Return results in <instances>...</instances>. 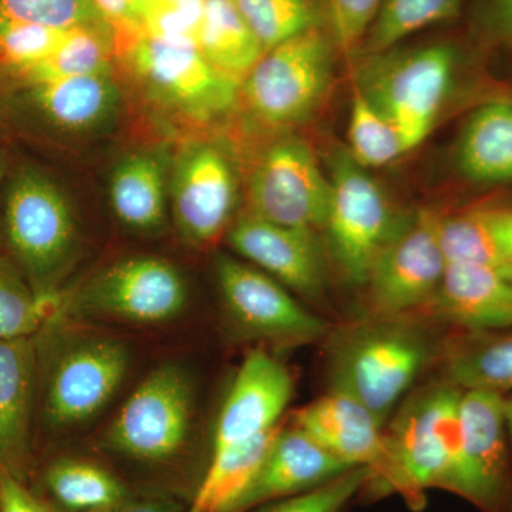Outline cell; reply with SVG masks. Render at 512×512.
<instances>
[{"instance_id": "obj_1", "label": "cell", "mask_w": 512, "mask_h": 512, "mask_svg": "<svg viewBox=\"0 0 512 512\" xmlns=\"http://www.w3.org/2000/svg\"><path fill=\"white\" fill-rule=\"evenodd\" d=\"M0 217L3 251L53 312L79 251V229L66 194L40 165L6 163Z\"/></svg>"}, {"instance_id": "obj_2", "label": "cell", "mask_w": 512, "mask_h": 512, "mask_svg": "<svg viewBox=\"0 0 512 512\" xmlns=\"http://www.w3.org/2000/svg\"><path fill=\"white\" fill-rule=\"evenodd\" d=\"M434 355L429 333L404 316H376L343 329L329 349V383L383 426Z\"/></svg>"}, {"instance_id": "obj_3", "label": "cell", "mask_w": 512, "mask_h": 512, "mask_svg": "<svg viewBox=\"0 0 512 512\" xmlns=\"http://www.w3.org/2000/svg\"><path fill=\"white\" fill-rule=\"evenodd\" d=\"M39 349V402L52 431H69L94 419L110 403L128 375L131 353L110 336L67 332L49 316L36 335Z\"/></svg>"}, {"instance_id": "obj_4", "label": "cell", "mask_w": 512, "mask_h": 512, "mask_svg": "<svg viewBox=\"0 0 512 512\" xmlns=\"http://www.w3.org/2000/svg\"><path fill=\"white\" fill-rule=\"evenodd\" d=\"M453 383H434L409 400L386 429L390 477L386 494L421 508L430 488L450 491L460 456V399Z\"/></svg>"}, {"instance_id": "obj_5", "label": "cell", "mask_w": 512, "mask_h": 512, "mask_svg": "<svg viewBox=\"0 0 512 512\" xmlns=\"http://www.w3.org/2000/svg\"><path fill=\"white\" fill-rule=\"evenodd\" d=\"M188 288L171 262L131 256L114 262L79 288L64 289L52 315L70 323L156 326L187 308Z\"/></svg>"}, {"instance_id": "obj_6", "label": "cell", "mask_w": 512, "mask_h": 512, "mask_svg": "<svg viewBox=\"0 0 512 512\" xmlns=\"http://www.w3.org/2000/svg\"><path fill=\"white\" fill-rule=\"evenodd\" d=\"M333 47L318 26L268 50L241 82L249 113L262 126L288 128L318 113L333 82Z\"/></svg>"}, {"instance_id": "obj_7", "label": "cell", "mask_w": 512, "mask_h": 512, "mask_svg": "<svg viewBox=\"0 0 512 512\" xmlns=\"http://www.w3.org/2000/svg\"><path fill=\"white\" fill-rule=\"evenodd\" d=\"M359 87L403 137L407 150L423 143L436 126L454 82L453 47L430 45L369 57Z\"/></svg>"}, {"instance_id": "obj_8", "label": "cell", "mask_w": 512, "mask_h": 512, "mask_svg": "<svg viewBox=\"0 0 512 512\" xmlns=\"http://www.w3.org/2000/svg\"><path fill=\"white\" fill-rule=\"evenodd\" d=\"M194 387L184 367L154 369L128 396L104 433V447L131 460L161 463L177 456L190 437Z\"/></svg>"}, {"instance_id": "obj_9", "label": "cell", "mask_w": 512, "mask_h": 512, "mask_svg": "<svg viewBox=\"0 0 512 512\" xmlns=\"http://www.w3.org/2000/svg\"><path fill=\"white\" fill-rule=\"evenodd\" d=\"M330 198L323 231L343 275L366 285L377 255L402 218L394 214L380 185L348 151L333 156Z\"/></svg>"}, {"instance_id": "obj_10", "label": "cell", "mask_w": 512, "mask_h": 512, "mask_svg": "<svg viewBox=\"0 0 512 512\" xmlns=\"http://www.w3.org/2000/svg\"><path fill=\"white\" fill-rule=\"evenodd\" d=\"M123 55L147 93L185 119H217L237 101L239 84L218 72L195 45L144 33Z\"/></svg>"}, {"instance_id": "obj_11", "label": "cell", "mask_w": 512, "mask_h": 512, "mask_svg": "<svg viewBox=\"0 0 512 512\" xmlns=\"http://www.w3.org/2000/svg\"><path fill=\"white\" fill-rule=\"evenodd\" d=\"M440 222L427 210L400 220L366 281L376 316H407L433 301L447 269Z\"/></svg>"}, {"instance_id": "obj_12", "label": "cell", "mask_w": 512, "mask_h": 512, "mask_svg": "<svg viewBox=\"0 0 512 512\" xmlns=\"http://www.w3.org/2000/svg\"><path fill=\"white\" fill-rule=\"evenodd\" d=\"M215 274L229 319L245 338L288 348L328 335L325 320L308 311L286 286L256 266L220 255Z\"/></svg>"}, {"instance_id": "obj_13", "label": "cell", "mask_w": 512, "mask_h": 512, "mask_svg": "<svg viewBox=\"0 0 512 512\" xmlns=\"http://www.w3.org/2000/svg\"><path fill=\"white\" fill-rule=\"evenodd\" d=\"M329 198V177L301 138L276 141L251 175V214L282 227L318 234L325 227Z\"/></svg>"}, {"instance_id": "obj_14", "label": "cell", "mask_w": 512, "mask_h": 512, "mask_svg": "<svg viewBox=\"0 0 512 512\" xmlns=\"http://www.w3.org/2000/svg\"><path fill=\"white\" fill-rule=\"evenodd\" d=\"M504 396L463 390L460 399V456L451 493L484 512H507L512 481Z\"/></svg>"}, {"instance_id": "obj_15", "label": "cell", "mask_w": 512, "mask_h": 512, "mask_svg": "<svg viewBox=\"0 0 512 512\" xmlns=\"http://www.w3.org/2000/svg\"><path fill=\"white\" fill-rule=\"evenodd\" d=\"M110 74L63 77L0 96V124L40 133H90L106 124L119 106Z\"/></svg>"}, {"instance_id": "obj_16", "label": "cell", "mask_w": 512, "mask_h": 512, "mask_svg": "<svg viewBox=\"0 0 512 512\" xmlns=\"http://www.w3.org/2000/svg\"><path fill=\"white\" fill-rule=\"evenodd\" d=\"M293 392L295 382L288 367L264 348L251 350L222 403L211 454L242 446L281 426Z\"/></svg>"}, {"instance_id": "obj_17", "label": "cell", "mask_w": 512, "mask_h": 512, "mask_svg": "<svg viewBox=\"0 0 512 512\" xmlns=\"http://www.w3.org/2000/svg\"><path fill=\"white\" fill-rule=\"evenodd\" d=\"M291 424L350 467L372 470L367 490L386 495L390 477L386 426L365 406L346 394L329 390L296 410Z\"/></svg>"}, {"instance_id": "obj_18", "label": "cell", "mask_w": 512, "mask_h": 512, "mask_svg": "<svg viewBox=\"0 0 512 512\" xmlns=\"http://www.w3.org/2000/svg\"><path fill=\"white\" fill-rule=\"evenodd\" d=\"M235 207V177L227 158L210 144H192L181 154L171 184L178 231L195 247L224 234Z\"/></svg>"}, {"instance_id": "obj_19", "label": "cell", "mask_w": 512, "mask_h": 512, "mask_svg": "<svg viewBox=\"0 0 512 512\" xmlns=\"http://www.w3.org/2000/svg\"><path fill=\"white\" fill-rule=\"evenodd\" d=\"M350 468L355 467L330 454L292 424L279 426L254 476L222 512H248L272 501L306 493Z\"/></svg>"}, {"instance_id": "obj_20", "label": "cell", "mask_w": 512, "mask_h": 512, "mask_svg": "<svg viewBox=\"0 0 512 512\" xmlns=\"http://www.w3.org/2000/svg\"><path fill=\"white\" fill-rule=\"evenodd\" d=\"M228 244L291 292L318 298L325 288V256L316 232L282 227L251 214L229 228Z\"/></svg>"}, {"instance_id": "obj_21", "label": "cell", "mask_w": 512, "mask_h": 512, "mask_svg": "<svg viewBox=\"0 0 512 512\" xmlns=\"http://www.w3.org/2000/svg\"><path fill=\"white\" fill-rule=\"evenodd\" d=\"M39 402V349L32 338H0V464L28 484Z\"/></svg>"}, {"instance_id": "obj_22", "label": "cell", "mask_w": 512, "mask_h": 512, "mask_svg": "<svg viewBox=\"0 0 512 512\" xmlns=\"http://www.w3.org/2000/svg\"><path fill=\"white\" fill-rule=\"evenodd\" d=\"M436 315L471 330L512 328V279L478 266L447 264L430 305Z\"/></svg>"}, {"instance_id": "obj_23", "label": "cell", "mask_w": 512, "mask_h": 512, "mask_svg": "<svg viewBox=\"0 0 512 512\" xmlns=\"http://www.w3.org/2000/svg\"><path fill=\"white\" fill-rule=\"evenodd\" d=\"M456 161L473 183H512L511 101H491L471 114L458 138Z\"/></svg>"}, {"instance_id": "obj_24", "label": "cell", "mask_w": 512, "mask_h": 512, "mask_svg": "<svg viewBox=\"0 0 512 512\" xmlns=\"http://www.w3.org/2000/svg\"><path fill=\"white\" fill-rule=\"evenodd\" d=\"M163 158L141 151L121 160L110 178L109 197L117 220L133 231H160L167 218Z\"/></svg>"}, {"instance_id": "obj_25", "label": "cell", "mask_w": 512, "mask_h": 512, "mask_svg": "<svg viewBox=\"0 0 512 512\" xmlns=\"http://www.w3.org/2000/svg\"><path fill=\"white\" fill-rule=\"evenodd\" d=\"M197 47L218 72L238 84L265 53L234 0H205Z\"/></svg>"}, {"instance_id": "obj_26", "label": "cell", "mask_w": 512, "mask_h": 512, "mask_svg": "<svg viewBox=\"0 0 512 512\" xmlns=\"http://www.w3.org/2000/svg\"><path fill=\"white\" fill-rule=\"evenodd\" d=\"M116 55H119L117 36L110 25L76 26L67 32L53 55L37 66L16 90L63 77L110 74Z\"/></svg>"}, {"instance_id": "obj_27", "label": "cell", "mask_w": 512, "mask_h": 512, "mask_svg": "<svg viewBox=\"0 0 512 512\" xmlns=\"http://www.w3.org/2000/svg\"><path fill=\"white\" fill-rule=\"evenodd\" d=\"M45 485L53 500L69 512H99L130 497L126 485L107 468L76 458L50 464Z\"/></svg>"}, {"instance_id": "obj_28", "label": "cell", "mask_w": 512, "mask_h": 512, "mask_svg": "<svg viewBox=\"0 0 512 512\" xmlns=\"http://www.w3.org/2000/svg\"><path fill=\"white\" fill-rule=\"evenodd\" d=\"M464 0H382L360 52L367 57L396 49L421 29L456 18Z\"/></svg>"}, {"instance_id": "obj_29", "label": "cell", "mask_w": 512, "mask_h": 512, "mask_svg": "<svg viewBox=\"0 0 512 512\" xmlns=\"http://www.w3.org/2000/svg\"><path fill=\"white\" fill-rule=\"evenodd\" d=\"M457 349L447 362V380L461 390L512 393V328Z\"/></svg>"}, {"instance_id": "obj_30", "label": "cell", "mask_w": 512, "mask_h": 512, "mask_svg": "<svg viewBox=\"0 0 512 512\" xmlns=\"http://www.w3.org/2000/svg\"><path fill=\"white\" fill-rule=\"evenodd\" d=\"M440 238L447 264L478 266L512 279V259L495 237L485 210L441 218Z\"/></svg>"}, {"instance_id": "obj_31", "label": "cell", "mask_w": 512, "mask_h": 512, "mask_svg": "<svg viewBox=\"0 0 512 512\" xmlns=\"http://www.w3.org/2000/svg\"><path fill=\"white\" fill-rule=\"evenodd\" d=\"M350 157L363 168H379L409 153L399 130L356 86L349 116Z\"/></svg>"}, {"instance_id": "obj_32", "label": "cell", "mask_w": 512, "mask_h": 512, "mask_svg": "<svg viewBox=\"0 0 512 512\" xmlns=\"http://www.w3.org/2000/svg\"><path fill=\"white\" fill-rule=\"evenodd\" d=\"M50 315L52 309L37 298L18 265L0 252V338H32Z\"/></svg>"}, {"instance_id": "obj_33", "label": "cell", "mask_w": 512, "mask_h": 512, "mask_svg": "<svg viewBox=\"0 0 512 512\" xmlns=\"http://www.w3.org/2000/svg\"><path fill=\"white\" fill-rule=\"evenodd\" d=\"M234 3L264 52L318 26L309 0H234Z\"/></svg>"}, {"instance_id": "obj_34", "label": "cell", "mask_w": 512, "mask_h": 512, "mask_svg": "<svg viewBox=\"0 0 512 512\" xmlns=\"http://www.w3.org/2000/svg\"><path fill=\"white\" fill-rule=\"evenodd\" d=\"M372 478L369 468H350L326 484L261 505L258 507L261 510L256 512H345L350 501L365 491Z\"/></svg>"}, {"instance_id": "obj_35", "label": "cell", "mask_w": 512, "mask_h": 512, "mask_svg": "<svg viewBox=\"0 0 512 512\" xmlns=\"http://www.w3.org/2000/svg\"><path fill=\"white\" fill-rule=\"evenodd\" d=\"M0 20L60 29L109 25L87 0H0Z\"/></svg>"}, {"instance_id": "obj_36", "label": "cell", "mask_w": 512, "mask_h": 512, "mask_svg": "<svg viewBox=\"0 0 512 512\" xmlns=\"http://www.w3.org/2000/svg\"><path fill=\"white\" fill-rule=\"evenodd\" d=\"M205 0H154L144 19L147 35L197 46Z\"/></svg>"}, {"instance_id": "obj_37", "label": "cell", "mask_w": 512, "mask_h": 512, "mask_svg": "<svg viewBox=\"0 0 512 512\" xmlns=\"http://www.w3.org/2000/svg\"><path fill=\"white\" fill-rule=\"evenodd\" d=\"M382 0H326L330 35L340 53L355 55L372 28Z\"/></svg>"}, {"instance_id": "obj_38", "label": "cell", "mask_w": 512, "mask_h": 512, "mask_svg": "<svg viewBox=\"0 0 512 512\" xmlns=\"http://www.w3.org/2000/svg\"><path fill=\"white\" fill-rule=\"evenodd\" d=\"M87 2L116 32L119 55H123L137 37L146 33L143 18L134 8L131 0H87Z\"/></svg>"}, {"instance_id": "obj_39", "label": "cell", "mask_w": 512, "mask_h": 512, "mask_svg": "<svg viewBox=\"0 0 512 512\" xmlns=\"http://www.w3.org/2000/svg\"><path fill=\"white\" fill-rule=\"evenodd\" d=\"M0 512H57L0 464Z\"/></svg>"}, {"instance_id": "obj_40", "label": "cell", "mask_w": 512, "mask_h": 512, "mask_svg": "<svg viewBox=\"0 0 512 512\" xmlns=\"http://www.w3.org/2000/svg\"><path fill=\"white\" fill-rule=\"evenodd\" d=\"M480 23L491 42L512 52V0H481Z\"/></svg>"}, {"instance_id": "obj_41", "label": "cell", "mask_w": 512, "mask_h": 512, "mask_svg": "<svg viewBox=\"0 0 512 512\" xmlns=\"http://www.w3.org/2000/svg\"><path fill=\"white\" fill-rule=\"evenodd\" d=\"M495 237L512 259V208L485 210Z\"/></svg>"}, {"instance_id": "obj_42", "label": "cell", "mask_w": 512, "mask_h": 512, "mask_svg": "<svg viewBox=\"0 0 512 512\" xmlns=\"http://www.w3.org/2000/svg\"><path fill=\"white\" fill-rule=\"evenodd\" d=\"M99 512H175L173 504L168 501L158 500V498H143V500L121 501L120 504L113 505L107 510Z\"/></svg>"}, {"instance_id": "obj_43", "label": "cell", "mask_w": 512, "mask_h": 512, "mask_svg": "<svg viewBox=\"0 0 512 512\" xmlns=\"http://www.w3.org/2000/svg\"><path fill=\"white\" fill-rule=\"evenodd\" d=\"M504 413L505 421H507L508 437H510V443L512 446V394H510V396H504ZM507 512H512V491Z\"/></svg>"}, {"instance_id": "obj_44", "label": "cell", "mask_w": 512, "mask_h": 512, "mask_svg": "<svg viewBox=\"0 0 512 512\" xmlns=\"http://www.w3.org/2000/svg\"><path fill=\"white\" fill-rule=\"evenodd\" d=\"M6 173V157L3 151L2 143H0V201H2L3 180ZM3 251V234H2V217H0V252Z\"/></svg>"}, {"instance_id": "obj_45", "label": "cell", "mask_w": 512, "mask_h": 512, "mask_svg": "<svg viewBox=\"0 0 512 512\" xmlns=\"http://www.w3.org/2000/svg\"><path fill=\"white\" fill-rule=\"evenodd\" d=\"M134 8L140 13L141 18L146 19L147 13L150 12L151 6H153L154 0H131Z\"/></svg>"}]
</instances>
